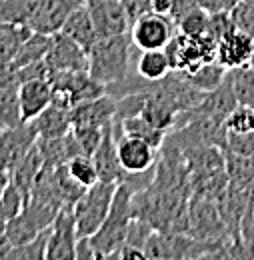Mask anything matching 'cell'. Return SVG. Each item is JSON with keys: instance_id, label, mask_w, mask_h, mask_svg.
Segmentation results:
<instances>
[{"instance_id": "obj_29", "label": "cell", "mask_w": 254, "mask_h": 260, "mask_svg": "<svg viewBox=\"0 0 254 260\" xmlns=\"http://www.w3.org/2000/svg\"><path fill=\"white\" fill-rule=\"evenodd\" d=\"M178 32L188 36H202L208 34V12L202 8H196L184 20L178 22Z\"/></svg>"}, {"instance_id": "obj_18", "label": "cell", "mask_w": 254, "mask_h": 260, "mask_svg": "<svg viewBox=\"0 0 254 260\" xmlns=\"http://www.w3.org/2000/svg\"><path fill=\"white\" fill-rule=\"evenodd\" d=\"M34 32L28 24L0 22V62H12L20 46Z\"/></svg>"}, {"instance_id": "obj_24", "label": "cell", "mask_w": 254, "mask_h": 260, "mask_svg": "<svg viewBox=\"0 0 254 260\" xmlns=\"http://www.w3.org/2000/svg\"><path fill=\"white\" fill-rule=\"evenodd\" d=\"M66 170H68L70 178H72L74 182H78L82 188H90L92 184H96V182L100 180L92 156H86V154H76V156H72V158L66 162Z\"/></svg>"}, {"instance_id": "obj_38", "label": "cell", "mask_w": 254, "mask_h": 260, "mask_svg": "<svg viewBox=\"0 0 254 260\" xmlns=\"http://www.w3.org/2000/svg\"><path fill=\"white\" fill-rule=\"evenodd\" d=\"M246 2H250V4H254V0H246Z\"/></svg>"}, {"instance_id": "obj_9", "label": "cell", "mask_w": 254, "mask_h": 260, "mask_svg": "<svg viewBox=\"0 0 254 260\" xmlns=\"http://www.w3.org/2000/svg\"><path fill=\"white\" fill-rule=\"evenodd\" d=\"M44 60L50 68V72L88 70V52L62 32L50 36V48H48Z\"/></svg>"}, {"instance_id": "obj_35", "label": "cell", "mask_w": 254, "mask_h": 260, "mask_svg": "<svg viewBox=\"0 0 254 260\" xmlns=\"http://www.w3.org/2000/svg\"><path fill=\"white\" fill-rule=\"evenodd\" d=\"M196 2L206 12H230L240 0H196Z\"/></svg>"}, {"instance_id": "obj_23", "label": "cell", "mask_w": 254, "mask_h": 260, "mask_svg": "<svg viewBox=\"0 0 254 260\" xmlns=\"http://www.w3.org/2000/svg\"><path fill=\"white\" fill-rule=\"evenodd\" d=\"M226 68L220 66L216 60H212V62H206V64H202L198 70H194L190 74H186V78L190 80L192 86H196L198 90H202V92H212L214 88H218L220 84H223L224 76H226Z\"/></svg>"}, {"instance_id": "obj_32", "label": "cell", "mask_w": 254, "mask_h": 260, "mask_svg": "<svg viewBox=\"0 0 254 260\" xmlns=\"http://www.w3.org/2000/svg\"><path fill=\"white\" fill-rule=\"evenodd\" d=\"M224 146L236 156H254V132L246 134H226Z\"/></svg>"}, {"instance_id": "obj_28", "label": "cell", "mask_w": 254, "mask_h": 260, "mask_svg": "<svg viewBox=\"0 0 254 260\" xmlns=\"http://www.w3.org/2000/svg\"><path fill=\"white\" fill-rule=\"evenodd\" d=\"M226 134H246L254 132V108L236 104V108L224 118Z\"/></svg>"}, {"instance_id": "obj_33", "label": "cell", "mask_w": 254, "mask_h": 260, "mask_svg": "<svg viewBox=\"0 0 254 260\" xmlns=\"http://www.w3.org/2000/svg\"><path fill=\"white\" fill-rule=\"evenodd\" d=\"M120 4L124 6V12H126L128 20H130V26L140 16L152 12V0H120Z\"/></svg>"}, {"instance_id": "obj_1", "label": "cell", "mask_w": 254, "mask_h": 260, "mask_svg": "<svg viewBox=\"0 0 254 260\" xmlns=\"http://www.w3.org/2000/svg\"><path fill=\"white\" fill-rule=\"evenodd\" d=\"M130 48V34L98 38L88 50V74L104 86L124 80L128 76Z\"/></svg>"}, {"instance_id": "obj_22", "label": "cell", "mask_w": 254, "mask_h": 260, "mask_svg": "<svg viewBox=\"0 0 254 260\" xmlns=\"http://www.w3.org/2000/svg\"><path fill=\"white\" fill-rule=\"evenodd\" d=\"M18 88H20V84L0 88V124H2V128H12V126L22 124Z\"/></svg>"}, {"instance_id": "obj_26", "label": "cell", "mask_w": 254, "mask_h": 260, "mask_svg": "<svg viewBox=\"0 0 254 260\" xmlns=\"http://www.w3.org/2000/svg\"><path fill=\"white\" fill-rule=\"evenodd\" d=\"M26 202H28V194H26L18 184L10 182V184L6 186V190L2 192V196H0V216H2L6 222L12 220L14 216H18V214L24 210Z\"/></svg>"}, {"instance_id": "obj_21", "label": "cell", "mask_w": 254, "mask_h": 260, "mask_svg": "<svg viewBox=\"0 0 254 260\" xmlns=\"http://www.w3.org/2000/svg\"><path fill=\"white\" fill-rule=\"evenodd\" d=\"M232 92L236 96L238 104L254 108V68L252 64L240 66L234 70H228Z\"/></svg>"}, {"instance_id": "obj_31", "label": "cell", "mask_w": 254, "mask_h": 260, "mask_svg": "<svg viewBox=\"0 0 254 260\" xmlns=\"http://www.w3.org/2000/svg\"><path fill=\"white\" fill-rule=\"evenodd\" d=\"M234 30H236V26L232 22L230 12H208V34L214 36L216 42Z\"/></svg>"}, {"instance_id": "obj_3", "label": "cell", "mask_w": 254, "mask_h": 260, "mask_svg": "<svg viewBox=\"0 0 254 260\" xmlns=\"http://www.w3.org/2000/svg\"><path fill=\"white\" fill-rule=\"evenodd\" d=\"M118 182H104L98 180L90 188L84 190V194L76 200V204L72 206L74 210V218H76V234L78 238L82 236H92L98 228L102 226V222L108 216L112 198L116 192Z\"/></svg>"}, {"instance_id": "obj_13", "label": "cell", "mask_w": 254, "mask_h": 260, "mask_svg": "<svg viewBox=\"0 0 254 260\" xmlns=\"http://www.w3.org/2000/svg\"><path fill=\"white\" fill-rule=\"evenodd\" d=\"M20 96V112H22V122H32L44 108L50 106L52 102V84L48 78H38V80H26L18 88Z\"/></svg>"}, {"instance_id": "obj_2", "label": "cell", "mask_w": 254, "mask_h": 260, "mask_svg": "<svg viewBox=\"0 0 254 260\" xmlns=\"http://www.w3.org/2000/svg\"><path fill=\"white\" fill-rule=\"evenodd\" d=\"M136 192L126 182H118L106 220L92 236H88V242L94 248L96 258H110L112 252H116L124 244L128 222L132 218V196Z\"/></svg>"}, {"instance_id": "obj_37", "label": "cell", "mask_w": 254, "mask_h": 260, "mask_svg": "<svg viewBox=\"0 0 254 260\" xmlns=\"http://www.w3.org/2000/svg\"><path fill=\"white\" fill-rule=\"evenodd\" d=\"M152 12L168 14L170 12V0H152Z\"/></svg>"}, {"instance_id": "obj_11", "label": "cell", "mask_w": 254, "mask_h": 260, "mask_svg": "<svg viewBox=\"0 0 254 260\" xmlns=\"http://www.w3.org/2000/svg\"><path fill=\"white\" fill-rule=\"evenodd\" d=\"M92 160L98 170V178L104 182H122L126 172L120 166L118 150H116V134H114V120L104 128L102 140L92 154Z\"/></svg>"}, {"instance_id": "obj_30", "label": "cell", "mask_w": 254, "mask_h": 260, "mask_svg": "<svg viewBox=\"0 0 254 260\" xmlns=\"http://www.w3.org/2000/svg\"><path fill=\"white\" fill-rule=\"evenodd\" d=\"M230 16H232L236 30H242V32L254 36V4L246 2V0H240L230 10Z\"/></svg>"}, {"instance_id": "obj_40", "label": "cell", "mask_w": 254, "mask_h": 260, "mask_svg": "<svg viewBox=\"0 0 254 260\" xmlns=\"http://www.w3.org/2000/svg\"><path fill=\"white\" fill-rule=\"evenodd\" d=\"M0 128H2V124H0Z\"/></svg>"}, {"instance_id": "obj_36", "label": "cell", "mask_w": 254, "mask_h": 260, "mask_svg": "<svg viewBox=\"0 0 254 260\" xmlns=\"http://www.w3.org/2000/svg\"><path fill=\"white\" fill-rule=\"evenodd\" d=\"M12 182V172L4 166V164H0V196H2V192L6 190V186Z\"/></svg>"}, {"instance_id": "obj_20", "label": "cell", "mask_w": 254, "mask_h": 260, "mask_svg": "<svg viewBox=\"0 0 254 260\" xmlns=\"http://www.w3.org/2000/svg\"><path fill=\"white\" fill-rule=\"evenodd\" d=\"M48 48H50V36L48 34L32 32L30 38L20 46V50L16 52V56L12 58L10 64L14 68H22V66H28L32 62L44 60Z\"/></svg>"}, {"instance_id": "obj_14", "label": "cell", "mask_w": 254, "mask_h": 260, "mask_svg": "<svg viewBox=\"0 0 254 260\" xmlns=\"http://www.w3.org/2000/svg\"><path fill=\"white\" fill-rule=\"evenodd\" d=\"M116 116V98L104 94L72 108V126H106Z\"/></svg>"}, {"instance_id": "obj_17", "label": "cell", "mask_w": 254, "mask_h": 260, "mask_svg": "<svg viewBox=\"0 0 254 260\" xmlns=\"http://www.w3.org/2000/svg\"><path fill=\"white\" fill-rule=\"evenodd\" d=\"M32 122L38 138H60L72 128V110L50 102V106L44 108V112H40Z\"/></svg>"}, {"instance_id": "obj_4", "label": "cell", "mask_w": 254, "mask_h": 260, "mask_svg": "<svg viewBox=\"0 0 254 260\" xmlns=\"http://www.w3.org/2000/svg\"><path fill=\"white\" fill-rule=\"evenodd\" d=\"M166 54L172 66V72H186L190 74L198 70L202 64L216 60L218 42L210 34L202 36H188V34L176 32V36L166 44Z\"/></svg>"}, {"instance_id": "obj_15", "label": "cell", "mask_w": 254, "mask_h": 260, "mask_svg": "<svg viewBox=\"0 0 254 260\" xmlns=\"http://www.w3.org/2000/svg\"><path fill=\"white\" fill-rule=\"evenodd\" d=\"M60 32L66 34L68 38H72L76 44H80L86 52L92 48V44L98 40V34H96L92 18H90L88 8H86L84 2H80V4L70 12V16L66 18V22H64Z\"/></svg>"}, {"instance_id": "obj_7", "label": "cell", "mask_w": 254, "mask_h": 260, "mask_svg": "<svg viewBox=\"0 0 254 260\" xmlns=\"http://www.w3.org/2000/svg\"><path fill=\"white\" fill-rule=\"evenodd\" d=\"M82 2L88 8L98 38L130 34V20L120 0H82Z\"/></svg>"}, {"instance_id": "obj_16", "label": "cell", "mask_w": 254, "mask_h": 260, "mask_svg": "<svg viewBox=\"0 0 254 260\" xmlns=\"http://www.w3.org/2000/svg\"><path fill=\"white\" fill-rule=\"evenodd\" d=\"M190 246L192 242L186 240L184 236L152 232L150 238L146 240L144 256L146 258H180V256H190Z\"/></svg>"}, {"instance_id": "obj_19", "label": "cell", "mask_w": 254, "mask_h": 260, "mask_svg": "<svg viewBox=\"0 0 254 260\" xmlns=\"http://www.w3.org/2000/svg\"><path fill=\"white\" fill-rule=\"evenodd\" d=\"M172 70L166 50H140L136 58V74L144 80L156 82L168 76Z\"/></svg>"}, {"instance_id": "obj_39", "label": "cell", "mask_w": 254, "mask_h": 260, "mask_svg": "<svg viewBox=\"0 0 254 260\" xmlns=\"http://www.w3.org/2000/svg\"><path fill=\"white\" fill-rule=\"evenodd\" d=\"M250 64H252V68H254V58H252V62H250Z\"/></svg>"}, {"instance_id": "obj_34", "label": "cell", "mask_w": 254, "mask_h": 260, "mask_svg": "<svg viewBox=\"0 0 254 260\" xmlns=\"http://www.w3.org/2000/svg\"><path fill=\"white\" fill-rule=\"evenodd\" d=\"M196 8H200L196 0H170V12H168V16H170V18L176 22V26H178V22L184 20V18H186L190 12H194Z\"/></svg>"}, {"instance_id": "obj_12", "label": "cell", "mask_w": 254, "mask_h": 260, "mask_svg": "<svg viewBox=\"0 0 254 260\" xmlns=\"http://www.w3.org/2000/svg\"><path fill=\"white\" fill-rule=\"evenodd\" d=\"M254 58V36L234 30L223 40H218V50H216V62L224 66L226 70H234L240 66L250 64Z\"/></svg>"}, {"instance_id": "obj_8", "label": "cell", "mask_w": 254, "mask_h": 260, "mask_svg": "<svg viewBox=\"0 0 254 260\" xmlns=\"http://www.w3.org/2000/svg\"><path fill=\"white\" fill-rule=\"evenodd\" d=\"M116 150H118V160L124 168L126 174H144L146 170L154 168L156 158V148L130 134H118L116 136Z\"/></svg>"}, {"instance_id": "obj_5", "label": "cell", "mask_w": 254, "mask_h": 260, "mask_svg": "<svg viewBox=\"0 0 254 260\" xmlns=\"http://www.w3.org/2000/svg\"><path fill=\"white\" fill-rule=\"evenodd\" d=\"M178 26L168 14L148 12L132 22L130 38L138 50H164L166 44L176 36Z\"/></svg>"}, {"instance_id": "obj_6", "label": "cell", "mask_w": 254, "mask_h": 260, "mask_svg": "<svg viewBox=\"0 0 254 260\" xmlns=\"http://www.w3.org/2000/svg\"><path fill=\"white\" fill-rule=\"evenodd\" d=\"M76 218L72 206H62L56 214L54 222L50 224L48 234V246H46V258L48 260H64L76 258Z\"/></svg>"}, {"instance_id": "obj_27", "label": "cell", "mask_w": 254, "mask_h": 260, "mask_svg": "<svg viewBox=\"0 0 254 260\" xmlns=\"http://www.w3.org/2000/svg\"><path fill=\"white\" fill-rule=\"evenodd\" d=\"M48 234L50 226L40 230L32 240L20 244V246H12L8 258H24V260H42L46 258V246H48Z\"/></svg>"}, {"instance_id": "obj_10", "label": "cell", "mask_w": 254, "mask_h": 260, "mask_svg": "<svg viewBox=\"0 0 254 260\" xmlns=\"http://www.w3.org/2000/svg\"><path fill=\"white\" fill-rule=\"evenodd\" d=\"M80 2L82 0H40L28 26L34 32L48 34V36L60 32L66 18Z\"/></svg>"}, {"instance_id": "obj_25", "label": "cell", "mask_w": 254, "mask_h": 260, "mask_svg": "<svg viewBox=\"0 0 254 260\" xmlns=\"http://www.w3.org/2000/svg\"><path fill=\"white\" fill-rule=\"evenodd\" d=\"M40 0H0V22L28 24Z\"/></svg>"}]
</instances>
